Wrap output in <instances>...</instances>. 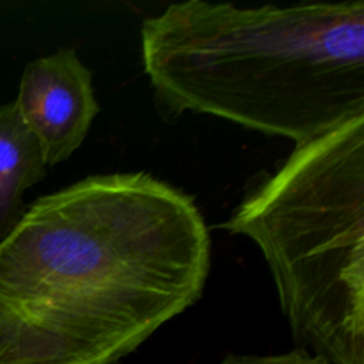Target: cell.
I'll list each match as a JSON object with an SVG mask.
<instances>
[{
    "label": "cell",
    "instance_id": "1",
    "mask_svg": "<svg viewBox=\"0 0 364 364\" xmlns=\"http://www.w3.org/2000/svg\"><path fill=\"white\" fill-rule=\"evenodd\" d=\"M210 230L148 173L89 176L0 240V364H116L201 299Z\"/></svg>",
    "mask_w": 364,
    "mask_h": 364
},
{
    "label": "cell",
    "instance_id": "2",
    "mask_svg": "<svg viewBox=\"0 0 364 364\" xmlns=\"http://www.w3.org/2000/svg\"><path fill=\"white\" fill-rule=\"evenodd\" d=\"M141 50L164 119L206 114L295 146L364 116V2L167 6Z\"/></svg>",
    "mask_w": 364,
    "mask_h": 364
},
{
    "label": "cell",
    "instance_id": "3",
    "mask_svg": "<svg viewBox=\"0 0 364 364\" xmlns=\"http://www.w3.org/2000/svg\"><path fill=\"white\" fill-rule=\"evenodd\" d=\"M223 228L259 247L297 348L364 364V116L295 146Z\"/></svg>",
    "mask_w": 364,
    "mask_h": 364
},
{
    "label": "cell",
    "instance_id": "4",
    "mask_svg": "<svg viewBox=\"0 0 364 364\" xmlns=\"http://www.w3.org/2000/svg\"><path fill=\"white\" fill-rule=\"evenodd\" d=\"M13 103L38 137L48 167L80 148L100 112L91 71L73 48L31 60Z\"/></svg>",
    "mask_w": 364,
    "mask_h": 364
},
{
    "label": "cell",
    "instance_id": "5",
    "mask_svg": "<svg viewBox=\"0 0 364 364\" xmlns=\"http://www.w3.org/2000/svg\"><path fill=\"white\" fill-rule=\"evenodd\" d=\"M46 173L41 144L16 105H0V240L23 217L25 191L45 180Z\"/></svg>",
    "mask_w": 364,
    "mask_h": 364
},
{
    "label": "cell",
    "instance_id": "6",
    "mask_svg": "<svg viewBox=\"0 0 364 364\" xmlns=\"http://www.w3.org/2000/svg\"><path fill=\"white\" fill-rule=\"evenodd\" d=\"M220 364H331L326 359L304 350V348H294L284 354L274 355H237L228 354Z\"/></svg>",
    "mask_w": 364,
    "mask_h": 364
}]
</instances>
